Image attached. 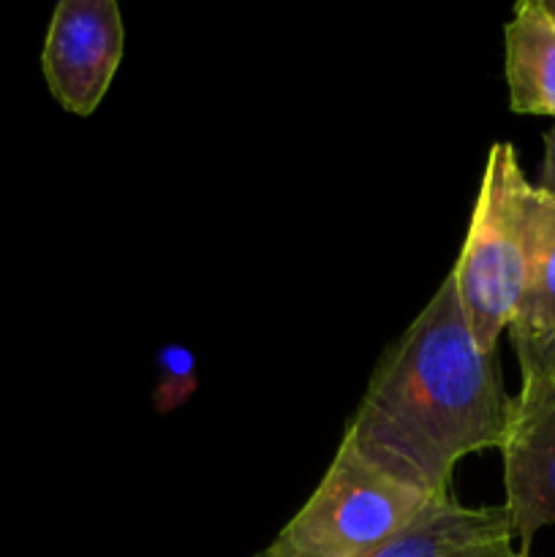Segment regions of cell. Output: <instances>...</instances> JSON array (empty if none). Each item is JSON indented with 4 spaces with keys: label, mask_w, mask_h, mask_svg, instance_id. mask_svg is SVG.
I'll return each mask as SVG.
<instances>
[{
    "label": "cell",
    "mask_w": 555,
    "mask_h": 557,
    "mask_svg": "<svg viewBox=\"0 0 555 557\" xmlns=\"http://www.w3.org/2000/svg\"><path fill=\"white\" fill-rule=\"evenodd\" d=\"M511 408L498 354L473 341L449 272L375 364L341 446L435 498L466 457L504 446Z\"/></svg>",
    "instance_id": "6da1fadb"
},
{
    "label": "cell",
    "mask_w": 555,
    "mask_h": 557,
    "mask_svg": "<svg viewBox=\"0 0 555 557\" xmlns=\"http://www.w3.org/2000/svg\"><path fill=\"white\" fill-rule=\"evenodd\" d=\"M536 185L522 174L509 141H495L468 223L466 243L452 267L457 299L473 341L495 351L509 326L528 277Z\"/></svg>",
    "instance_id": "7a4b0ae2"
},
{
    "label": "cell",
    "mask_w": 555,
    "mask_h": 557,
    "mask_svg": "<svg viewBox=\"0 0 555 557\" xmlns=\"http://www.w3.org/2000/svg\"><path fill=\"white\" fill-rule=\"evenodd\" d=\"M435 498L384 476L337 444L308 500L254 557H368Z\"/></svg>",
    "instance_id": "3957f363"
},
{
    "label": "cell",
    "mask_w": 555,
    "mask_h": 557,
    "mask_svg": "<svg viewBox=\"0 0 555 557\" xmlns=\"http://www.w3.org/2000/svg\"><path fill=\"white\" fill-rule=\"evenodd\" d=\"M125 22L114 0H60L41 49V74L65 112L90 117L123 63Z\"/></svg>",
    "instance_id": "277c9868"
},
{
    "label": "cell",
    "mask_w": 555,
    "mask_h": 557,
    "mask_svg": "<svg viewBox=\"0 0 555 557\" xmlns=\"http://www.w3.org/2000/svg\"><path fill=\"white\" fill-rule=\"evenodd\" d=\"M504 493L522 553L555 525V375L520 384L504 446Z\"/></svg>",
    "instance_id": "5b68a950"
},
{
    "label": "cell",
    "mask_w": 555,
    "mask_h": 557,
    "mask_svg": "<svg viewBox=\"0 0 555 557\" xmlns=\"http://www.w3.org/2000/svg\"><path fill=\"white\" fill-rule=\"evenodd\" d=\"M506 332L522 384L555 375V196L539 185L526 288Z\"/></svg>",
    "instance_id": "8992f818"
},
{
    "label": "cell",
    "mask_w": 555,
    "mask_h": 557,
    "mask_svg": "<svg viewBox=\"0 0 555 557\" xmlns=\"http://www.w3.org/2000/svg\"><path fill=\"white\" fill-rule=\"evenodd\" d=\"M504 74L517 114L555 120V20L544 0H522L504 27Z\"/></svg>",
    "instance_id": "52a82bcc"
},
{
    "label": "cell",
    "mask_w": 555,
    "mask_h": 557,
    "mask_svg": "<svg viewBox=\"0 0 555 557\" xmlns=\"http://www.w3.org/2000/svg\"><path fill=\"white\" fill-rule=\"evenodd\" d=\"M515 542L506 506H462L455 495L435 498L417 520L368 557H452L490 542Z\"/></svg>",
    "instance_id": "ba28073f"
},
{
    "label": "cell",
    "mask_w": 555,
    "mask_h": 557,
    "mask_svg": "<svg viewBox=\"0 0 555 557\" xmlns=\"http://www.w3.org/2000/svg\"><path fill=\"white\" fill-rule=\"evenodd\" d=\"M196 392V357L190 348L172 343L158 354V386L152 403L158 413H172Z\"/></svg>",
    "instance_id": "9c48e42d"
},
{
    "label": "cell",
    "mask_w": 555,
    "mask_h": 557,
    "mask_svg": "<svg viewBox=\"0 0 555 557\" xmlns=\"http://www.w3.org/2000/svg\"><path fill=\"white\" fill-rule=\"evenodd\" d=\"M539 188L547 190L550 196H555V123L553 128L544 134V161L542 172H539Z\"/></svg>",
    "instance_id": "30bf717a"
},
{
    "label": "cell",
    "mask_w": 555,
    "mask_h": 557,
    "mask_svg": "<svg viewBox=\"0 0 555 557\" xmlns=\"http://www.w3.org/2000/svg\"><path fill=\"white\" fill-rule=\"evenodd\" d=\"M452 557H528L522 549L515 547V542H490V544H479V547H468L462 553L452 555Z\"/></svg>",
    "instance_id": "8fae6325"
},
{
    "label": "cell",
    "mask_w": 555,
    "mask_h": 557,
    "mask_svg": "<svg viewBox=\"0 0 555 557\" xmlns=\"http://www.w3.org/2000/svg\"><path fill=\"white\" fill-rule=\"evenodd\" d=\"M544 5H547V11L553 14V20H555V0H544Z\"/></svg>",
    "instance_id": "7c38bea8"
}]
</instances>
